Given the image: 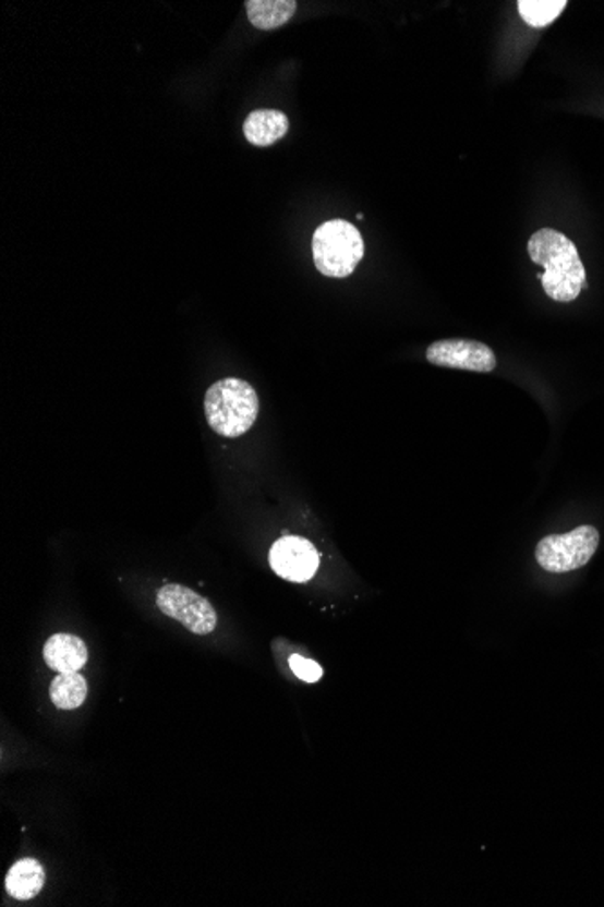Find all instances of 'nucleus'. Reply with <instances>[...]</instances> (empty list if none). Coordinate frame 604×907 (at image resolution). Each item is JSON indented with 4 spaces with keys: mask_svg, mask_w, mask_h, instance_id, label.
<instances>
[{
    "mask_svg": "<svg viewBox=\"0 0 604 907\" xmlns=\"http://www.w3.org/2000/svg\"><path fill=\"white\" fill-rule=\"evenodd\" d=\"M529 256L543 268L541 285L557 303L578 300L587 283V270L578 249L567 235L554 229H541L529 240Z\"/></svg>",
    "mask_w": 604,
    "mask_h": 907,
    "instance_id": "obj_1",
    "label": "nucleus"
},
{
    "mask_svg": "<svg viewBox=\"0 0 604 907\" xmlns=\"http://www.w3.org/2000/svg\"><path fill=\"white\" fill-rule=\"evenodd\" d=\"M259 413V397L243 379L214 383L205 396L208 426L227 438H238L254 426Z\"/></svg>",
    "mask_w": 604,
    "mask_h": 907,
    "instance_id": "obj_2",
    "label": "nucleus"
},
{
    "mask_svg": "<svg viewBox=\"0 0 604 907\" xmlns=\"http://www.w3.org/2000/svg\"><path fill=\"white\" fill-rule=\"evenodd\" d=\"M312 251L318 273L326 278H348L364 256V241L353 225L331 219L315 230Z\"/></svg>",
    "mask_w": 604,
    "mask_h": 907,
    "instance_id": "obj_3",
    "label": "nucleus"
},
{
    "mask_svg": "<svg viewBox=\"0 0 604 907\" xmlns=\"http://www.w3.org/2000/svg\"><path fill=\"white\" fill-rule=\"evenodd\" d=\"M600 531L581 525L563 534H548L535 547V560L546 572L578 571L600 547Z\"/></svg>",
    "mask_w": 604,
    "mask_h": 907,
    "instance_id": "obj_4",
    "label": "nucleus"
},
{
    "mask_svg": "<svg viewBox=\"0 0 604 907\" xmlns=\"http://www.w3.org/2000/svg\"><path fill=\"white\" fill-rule=\"evenodd\" d=\"M156 604L161 613L178 619L192 634H210L218 625V614L210 602L180 583H169L161 588Z\"/></svg>",
    "mask_w": 604,
    "mask_h": 907,
    "instance_id": "obj_5",
    "label": "nucleus"
},
{
    "mask_svg": "<svg viewBox=\"0 0 604 907\" xmlns=\"http://www.w3.org/2000/svg\"><path fill=\"white\" fill-rule=\"evenodd\" d=\"M425 358L431 364L442 368L467 370L478 374H488L496 368V355L493 350L483 342L467 339L433 342L427 348Z\"/></svg>",
    "mask_w": 604,
    "mask_h": 907,
    "instance_id": "obj_6",
    "label": "nucleus"
},
{
    "mask_svg": "<svg viewBox=\"0 0 604 907\" xmlns=\"http://www.w3.org/2000/svg\"><path fill=\"white\" fill-rule=\"evenodd\" d=\"M270 566L288 582L304 583L318 569V553L301 536H282L270 551Z\"/></svg>",
    "mask_w": 604,
    "mask_h": 907,
    "instance_id": "obj_7",
    "label": "nucleus"
},
{
    "mask_svg": "<svg viewBox=\"0 0 604 907\" xmlns=\"http://www.w3.org/2000/svg\"><path fill=\"white\" fill-rule=\"evenodd\" d=\"M87 646L78 636L55 634L44 646V660L57 673H78L87 663Z\"/></svg>",
    "mask_w": 604,
    "mask_h": 907,
    "instance_id": "obj_8",
    "label": "nucleus"
},
{
    "mask_svg": "<svg viewBox=\"0 0 604 907\" xmlns=\"http://www.w3.org/2000/svg\"><path fill=\"white\" fill-rule=\"evenodd\" d=\"M288 128L290 123L285 112L277 111V109H259V111L250 112L244 120L243 131L250 144L257 145V147H270L282 136H287Z\"/></svg>",
    "mask_w": 604,
    "mask_h": 907,
    "instance_id": "obj_9",
    "label": "nucleus"
},
{
    "mask_svg": "<svg viewBox=\"0 0 604 907\" xmlns=\"http://www.w3.org/2000/svg\"><path fill=\"white\" fill-rule=\"evenodd\" d=\"M46 873L37 860H19L5 876V890L16 900H32L43 892Z\"/></svg>",
    "mask_w": 604,
    "mask_h": 907,
    "instance_id": "obj_10",
    "label": "nucleus"
},
{
    "mask_svg": "<svg viewBox=\"0 0 604 907\" xmlns=\"http://www.w3.org/2000/svg\"><path fill=\"white\" fill-rule=\"evenodd\" d=\"M246 15L257 29H276L287 24L298 10L295 0H246Z\"/></svg>",
    "mask_w": 604,
    "mask_h": 907,
    "instance_id": "obj_11",
    "label": "nucleus"
},
{
    "mask_svg": "<svg viewBox=\"0 0 604 907\" xmlns=\"http://www.w3.org/2000/svg\"><path fill=\"white\" fill-rule=\"evenodd\" d=\"M49 694L57 709H78L87 698V681L78 673L59 674L51 684Z\"/></svg>",
    "mask_w": 604,
    "mask_h": 907,
    "instance_id": "obj_12",
    "label": "nucleus"
},
{
    "mask_svg": "<svg viewBox=\"0 0 604 907\" xmlns=\"http://www.w3.org/2000/svg\"><path fill=\"white\" fill-rule=\"evenodd\" d=\"M567 5V0H520L518 11L529 26L546 27L561 15Z\"/></svg>",
    "mask_w": 604,
    "mask_h": 907,
    "instance_id": "obj_13",
    "label": "nucleus"
},
{
    "mask_svg": "<svg viewBox=\"0 0 604 907\" xmlns=\"http://www.w3.org/2000/svg\"><path fill=\"white\" fill-rule=\"evenodd\" d=\"M290 668H292V673L295 674L299 679L306 681V684H315V681L323 678V667H321L317 662L307 660V657L304 656H299V654H293V656L290 657Z\"/></svg>",
    "mask_w": 604,
    "mask_h": 907,
    "instance_id": "obj_14",
    "label": "nucleus"
}]
</instances>
